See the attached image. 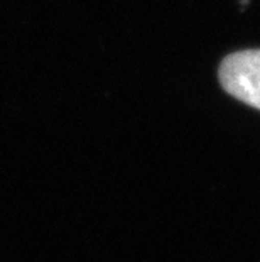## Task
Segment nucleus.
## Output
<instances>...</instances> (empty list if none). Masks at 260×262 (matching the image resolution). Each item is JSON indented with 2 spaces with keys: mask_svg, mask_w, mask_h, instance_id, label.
I'll list each match as a JSON object with an SVG mask.
<instances>
[{
  "mask_svg": "<svg viewBox=\"0 0 260 262\" xmlns=\"http://www.w3.org/2000/svg\"><path fill=\"white\" fill-rule=\"evenodd\" d=\"M218 76L226 93L260 110V49H247L226 56Z\"/></svg>",
  "mask_w": 260,
  "mask_h": 262,
  "instance_id": "f257e3e1",
  "label": "nucleus"
},
{
  "mask_svg": "<svg viewBox=\"0 0 260 262\" xmlns=\"http://www.w3.org/2000/svg\"><path fill=\"white\" fill-rule=\"evenodd\" d=\"M242 4H248V0H240Z\"/></svg>",
  "mask_w": 260,
  "mask_h": 262,
  "instance_id": "f03ea898",
  "label": "nucleus"
}]
</instances>
